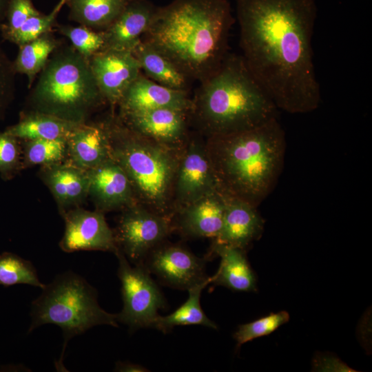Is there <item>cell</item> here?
<instances>
[{
	"label": "cell",
	"instance_id": "obj_1",
	"mask_svg": "<svg viewBox=\"0 0 372 372\" xmlns=\"http://www.w3.org/2000/svg\"><path fill=\"white\" fill-rule=\"evenodd\" d=\"M240 45L249 69L278 109L316 110L320 86L313 61L314 0H235Z\"/></svg>",
	"mask_w": 372,
	"mask_h": 372
},
{
	"label": "cell",
	"instance_id": "obj_2",
	"mask_svg": "<svg viewBox=\"0 0 372 372\" xmlns=\"http://www.w3.org/2000/svg\"><path fill=\"white\" fill-rule=\"evenodd\" d=\"M234 22L227 0H174L158 7L141 40L189 80L200 82L220 67L229 53Z\"/></svg>",
	"mask_w": 372,
	"mask_h": 372
},
{
	"label": "cell",
	"instance_id": "obj_3",
	"mask_svg": "<svg viewBox=\"0 0 372 372\" xmlns=\"http://www.w3.org/2000/svg\"><path fill=\"white\" fill-rule=\"evenodd\" d=\"M205 139L219 192L258 207L275 188L284 166L287 143L278 118Z\"/></svg>",
	"mask_w": 372,
	"mask_h": 372
},
{
	"label": "cell",
	"instance_id": "obj_4",
	"mask_svg": "<svg viewBox=\"0 0 372 372\" xmlns=\"http://www.w3.org/2000/svg\"><path fill=\"white\" fill-rule=\"evenodd\" d=\"M189 112L205 138L237 133L278 118V108L242 55L228 53L200 85Z\"/></svg>",
	"mask_w": 372,
	"mask_h": 372
},
{
	"label": "cell",
	"instance_id": "obj_5",
	"mask_svg": "<svg viewBox=\"0 0 372 372\" xmlns=\"http://www.w3.org/2000/svg\"><path fill=\"white\" fill-rule=\"evenodd\" d=\"M112 158L121 167L137 203L172 219L173 187L181 149L173 148L127 127L118 116L107 118Z\"/></svg>",
	"mask_w": 372,
	"mask_h": 372
},
{
	"label": "cell",
	"instance_id": "obj_6",
	"mask_svg": "<svg viewBox=\"0 0 372 372\" xmlns=\"http://www.w3.org/2000/svg\"><path fill=\"white\" fill-rule=\"evenodd\" d=\"M32 111L85 123L105 102L87 59L61 43L38 75L29 96Z\"/></svg>",
	"mask_w": 372,
	"mask_h": 372
},
{
	"label": "cell",
	"instance_id": "obj_7",
	"mask_svg": "<svg viewBox=\"0 0 372 372\" xmlns=\"http://www.w3.org/2000/svg\"><path fill=\"white\" fill-rule=\"evenodd\" d=\"M42 291L32 302L28 332L43 324H55L63 331L65 348L70 338L94 326L118 327L116 314L103 309L96 290L72 271L56 276Z\"/></svg>",
	"mask_w": 372,
	"mask_h": 372
},
{
	"label": "cell",
	"instance_id": "obj_8",
	"mask_svg": "<svg viewBox=\"0 0 372 372\" xmlns=\"http://www.w3.org/2000/svg\"><path fill=\"white\" fill-rule=\"evenodd\" d=\"M115 255L123 302L121 311L116 314L117 322L127 325L130 331L152 328L158 310L166 307L164 296L142 265H131L120 250Z\"/></svg>",
	"mask_w": 372,
	"mask_h": 372
},
{
	"label": "cell",
	"instance_id": "obj_9",
	"mask_svg": "<svg viewBox=\"0 0 372 372\" xmlns=\"http://www.w3.org/2000/svg\"><path fill=\"white\" fill-rule=\"evenodd\" d=\"M172 231V219L136 203L121 211L114 232L118 250L134 265H141Z\"/></svg>",
	"mask_w": 372,
	"mask_h": 372
},
{
	"label": "cell",
	"instance_id": "obj_10",
	"mask_svg": "<svg viewBox=\"0 0 372 372\" xmlns=\"http://www.w3.org/2000/svg\"><path fill=\"white\" fill-rule=\"evenodd\" d=\"M219 192L205 139L189 137L183 147L173 187L174 214L186 205L207 195Z\"/></svg>",
	"mask_w": 372,
	"mask_h": 372
},
{
	"label": "cell",
	"instance_id": "obj_11",
	"mask_svg": "<svg viewBox=\"0 0 372 372\" xmlns=\"http://www.w3.org/2000/svg\"><path fill=\"white\" fill-rule=\"evenodd\" d=\"M168 287L189 290L205 281V260L186 247L164 241L146 256L141 264Z\"/></svg>",
	"mask_w": 372,
	"mask_h": 372
},
{
	"label": "cell",
	"instance_id": "obj_12",
	"mask_svg": "<svg viewBox=\"0 0 372 372\" xmlns=\"http://www.w3.org/2000/svg\"><path fill=\"white\" fill-rule=\"evenodd\" d=\"M62 215L65 231L59 247L63 251H103L114 254L118 251L114 230L109 227L103 212L77 207Z\"/></svg>",
	"mask_w": 372,
	"mask_h": 372
},
{
	"label": "cell",
	"instance_id": "obj_13",
	"mask_svg": "<svg viewBox=\"0 0 372 372\" xmlns=\"http://www.w3.org/2000/svg\"><path fill=\"white\" fill-rule=\"evenodd\" d=\"M118 116L130 130L173 148H183L190 135L189 112L185 110L157 108L119 112Z\"/></svg>",
	"mask_w": 372,
	"mask_h": 372
},
{
	"label": "cell",
	"instance_id": "obj_14",
	"mask_svg": "<svg viewBox=\"0 0 372 372\" xmlns=\"http://www.w3.org/2000/svg\"><path fill=\"white\" fill-rule=\"evenodd\" d=\"M105 102L118 105L130 85L141 73L140 64L130 51L103 49L88 59Z\"/></svg>",
	"mask_w": 372,
	"mask_h": 372
},
{
	"label": "cell",
	"instance_id": "obj_15",
	"mask_svg": "<svg viewBox=\"0 0 372 372\" xmlns=\"http://www.w3.org/2000/svg\"><path fill=\"white\" fill-rule=\"evenodd\" d=\"M87 172L88 197L95 209L105 214L138 203L127 175L112 158Z\"/></svg>",
	"mask_w": 372,
	"mask_h": 372
},
{
	"label": "cell",
	"instance_id": "obj_16",
	"mask_svg": "<svg viewBox=\"0 0 372 372\" xmlns=\"http://www.w3.org/2000/svg\"><path fill=\"white\" fill-rule=\"evenodd\" d=\"M224 211L220 192L207 195L178 211L172 219V229L185 238L214 239L221 229Z\"/></svg>",
	"mask_w": 372,
	"mask_h": 372
},
{
	"label": "cell",
	"instance_id": "obj_17",
	"mask_svg": "<svg viewBox=\"0 0 372 372\" xmlns=\"http://www.w3.org/2000/svg\"><path fill=\"white\" fill-rule=\"evenodd\" d=\"M223 195L225 200L223 225L218 236L212 239V243L246 251L250 244L260 237L264 220L257 207L238 198Z\"/></svg>",
	"mask_w": 372,
	"mask_h": 372
},
{
	"label": "cell",
	"instance_id": "obj_18",
	"mask_svg": "<svg viewBox=\"0 0 372 372\" xmlns=\"http://www.w3.org/2000/svg\"><path fill=\"white\" fill-rule=\"evenodd\" d=\"M66 162L88 171L112 158L107 119L78 124L66 138Z\"/></svg>",
	"mask_w": 372,
	"mask_h": 372
},
{
	"label": "cell",
	"instance_id": "obj_19",
	"mask_svg": "<svg viewBox=\"0 0 372 372\" xmlns=\"http://www.w3.org/2000/svg\"><path fill=\"white\" fill-rule=\"evenodd\" d=\"M119 112L174 108L189 112L192 101L187 91L161 85L142 72L130 85L118 105Z\"/></svg>",
	"mask_w": 372,
	"mask_h": 372
},
{
	"label": "cell",
	"instance_id": "obj_20",
	"mask_svg": "<svg viewBox=\"0 0 372 372\" xmlns=\"http://www.w3.org/2000/svg\"><path fill=\"white\" fill-rule=\"evenodd\" d=\"M157 8L147 0H130L114 21L102 31L103 49L132 52L148 29Z\"/></svg>",
	"mask_w": 372,
	"mask_h": 372
},
{
	"label": "cell",
	"instance_id": "obj_21",
	"mask_svg": "<svg viewBox=\"0 0 372 372\" xmlns=\"http://www.w3.org/2000/svg\"><path fill=\"white\" fill-rule=\"evenodd\" d=\"M39 175L62 214L79 207L88 197V172L66 161L41 167Z\"/></svg>",
	"mask_w": 372,
	"mask_h": 372
},
{
	"label": "cell",
	"instance_id": "obj_22",
	"mask_svg": "<svg viewBox=\"0 0 372 372\" xmlns=\"http://www.w3.org/2000/svg\"><path fill=\"white\" fill-rule=\"evenodd\" d=\"M245 250L226 245L212 243L209 256L220 257L216 273L211 283L235 291L250 292L256 290V279L247 259Z\"/></svg>",
	"mask_w": 372,
	"mask_h": 372
},
{
	"label": "cell",
	"instance_id": "obj_23",
	"mask_svg": "<svg viewBox=\"0 0 372 372\" xmlns=\"http://www.w3.org/2000/svg\"><path fill=\"white\" fill-rule=\"evenodd\" d=\"M132 52L147 77L161 85L187 91L189 79L152 45L141 40Z\"/></svg>",
	"mask_w": 372,
	"mask_h": 372
},
{
	"label": "cell",
	"instance_id": "obj_24",
	"mask_svg": "<svg viewBox=\"0 0 372 372\" xmlns=\"http://www.w3.org/2000/svg\"><path fill=\"white\" fill-rule=\"evenodd\" d=\"M78 124L52 115L31 111L5 132L23 141L67 138Z\"/></svg>",
	"mask_w": 372,
	"mask_h": 372
},
{
	"label": "cell",
	"instance_id": "obj_25",
	"mask_svg": "<svg viewBox=\"0 0 372 372\" xmlns=\"http://www.w3.org/2000/svg\"><path fill=\"white\" fill-rule=\"evenodd\" d=\"M130 0H68L69 18L97 31L109 27Z\"/></svg>",
	"mask_w": 372,
	"mask_h": 372
},
{
	"label": "cell",
	"instance_id": "obj_26",
	"mask_svg": "<svg viewBox=\"0 0 372 372\" xmlns=\"http://www.w3.org/2000/svg\"><path fill=\"white\" fill-rule=\"evenodd\" d=\"M211 282V277L205 281L190 288L187 300L169 315H158L152 328L167 333L176 326L201 325L217 329L216 324L204 313L200 306V295L203 289Z\"/></svg>",
	"mask_w": 372,
	"mask_h": 372
},
{
	"label": "cell",
	"instance_id": "obj_27",
	"mask_svg": "<svg viewBox=\"0 0 372 372\" xmlns=\"http://www.w3.org/2000/svg\"><path fill=\"white\" fill-rule=\"evenodd\" d=\"M61 43L51 32L19 47V52L13 61L14 69L16 73L26 75L29 87H32L50 55Z\"/></svg>",
	"mask_w": 372,
	"mask_h": 372
},
{
	"label": "cell",
	"instance_id": "obj_28",
	"mask_svg": "<svg viewBox=\"0 0 372 372\" xmlns=\"http://www.w3.org/2000/svg\"><path fill=\"white\" fill-rule=\"evenodd\" d=\"M24 142V167H43L66 161V138L34 139Z\"/></svg>",
	"mask_w": 372,
	"mask_h": 372
},
{
	"label": "cell",
	"instance_id": "obj_29",
	"mask_svg": "<svg viewBox=\"0 0 372 372\" xmlns=\"http://www.w3.org/2000/svg\"><path fill=\"white\" fill-rule=\"evenodd\" d=\"M18 284L29 285L41 289L45 287L30 261L11 253L1 254L0 285L9 287Z\"/></svg>",
	"mask_w": 372,
	"mask_h": 372
},
{
	"label": "cell",
	"instance_id": "obj_30",
	"mask_svg": "<svg viewBox=\"0 0 372 372\" xmlns=\"http://www.w3.org/2000/svg\"><path fill=\"white\" fill-rule=\"evenodd\" d=\"M68 0H59L48 14L39 13L30 17L23 25L10 36L7 40L19 47L39 37L51 32L56 25V19Z\"/></svg>",
	"mask_w": 372,
	"mask_h": 372
},
{
	"label": "cell",
	"instance_id": "obj_31",
	"mask_svg": "<svg viewBox=\"0 0 372 372\" xmlns=\"http://www.w3.org/2000/svg\"><path fill=\"white\" fill-rule=\"evenodd\" d=\"M59 32L66 37L71 45L87 60L104 48L102 31L79 25H57Z\"/></svg>",
	"mask_w": 372,
	"mask_h": 372
},
{
	"label": "cell",
	"instance_id": "obj_32",
	"mask_svg": "<svg viewBox=\"0 0 372 372\" xmlns=\"http://www.w3.org/2000/svg\"><path fill=\"white\" fill-rule=\"evenodd\" d=\"M289 320V313L281 311L240 325L234 334L237 347L254 339L271 334Z\"/></svg>",
	"mask_w": 372,
	"mask_h": 372
},
{
	"label": "cell",
	"instance_id": "obj_33",
	"mask_svg": "<svg viewBox=\"0 0 372 372\" xmlns=\"http://www.w3.org/2000/svg\"><path fill=\"white\" fill-rule=\"evenodd\" d=\"M39 13L33 6L32 0H10L5 18L6 22L0 26L2 37L7 40L30 17Z\"/></svg>",
	"mask_w": 372,
	"mask_h": 372
},
{
	"label": "cell",
	"instance_id": "obj_34",
	"mask_svg": "<svg viewBox=\"0 0 372 372\" xmlns=\"http://www.w3.org/2000/svg\"><path fill=\"white\" fill-rule=\"evenodd\" d=\"M16 74L13 61L0 45V114L14 95Z\"/></svg>",
	"mask_w": 372,
	"mask_h": 372
},
{
	"label": "cell",
	"instance_id": "obj_35",
	"mask_svg": "<svg viewBox=\"0 0 372 372\" xmlns=\"http://www.w3.org/2000/svg\"><path fill=\"white\" fill-rule=\"evenodd\" d=\"M17 140L6 132L0 134V169H10L19 163L20 150Z\"/></svg>",
	"mask_w": 372,
	"mask_h": 372
},
{
	"label": "cell",
	"instance_id": "obj_36",
	"mask_svg": "<svg viewBox=\"0 0 372 372\" xmlns=\"http://www.w3.org/2000/svg\"><path fill=\"white\" fill-rule=\"evenodd\" d=\"M114 371L121 372H145L148 371L147 369L140 365L130 362H118L116 364Z\"/></svg>",
	"mask_w": 372,
	"mask_h": 372
},
{
	"label": "cell",
	"instance_id": "obj_37",
	"mask_svg": "<svg viewBox=\"0 0 372 372\" xmlns=\"http://www.w3.org/2000/svg\"><path fill=\"white\" fill-rule=\"evenodd\" d=\"M10 0H0V22L5 20Z\"/></svg>",
	"mask_w": 372,
	"mask_h": 372
}]
</instances>
